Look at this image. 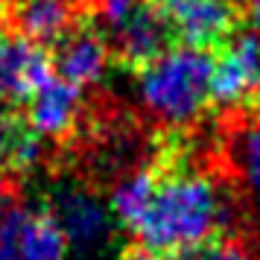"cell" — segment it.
Wrapping results in <instances>:
<instances>
[{"label":"cell","instance_id":"30bf717a","mask_svg":"<svg viewBox=\"0 0 260 260\" xmlns=\"http://www.w3.org/2000/svg\"><path fill=\"white\" fill-rule=\"evenodd\" d=\"M85 114V91L53 73L41 91L26 103V120L44 141H64L79 129Z\"/></svg>","mask_w":260,"mask_h":260},{"label":"cell","instance_id":"7a4b0ae2","mask_svg":"<svg viewBox=\"0 0 260 260\" xmlns=\"http://www.w3.org/2000/svg\"><path fill=\"white\" fill-rule=\"evenodd\" d=\"M211 76L213 53L176 44L138 73V103L158 126L187 129L213 106Z\"/></svg>","mask_w":260,"mask_h":260},{"label":"cell","instance_id":"2e32d148","mask_svg":"<svg viewBox=\"0 0 260 260\" xmlns=\"http://www.w3.org/2000/svg\"><path fill=\"white\" fill-rule=\"evenodd\" d=\"M240 18L243 29L260 41V0H240Z\"/></svg>","mask_w":260,"mask_h":260},{"label":"cell","instance_id":"5bb4252c","mask_svg":"<svg viewBox=\"0 0 260 260\" xmlns=\"http://www.w3.org/2000/svg\"><path fill=\"white\" fill-rule=\"evenodd\" d=\"M228 158L246 193L260 202V111L234 123L228 138Z\"/></svg>","mask_w":260,"mask_h":260},{"label":"cell","instance_id":"5b68a950","mask_svg":"<svg viewBox=\"0 0 260 260\" xmlns=\"http://www.w3.org/2000/svg\"><path fill=\"white\" fill-rule=\"evenodd\" d=\"M111 47V59L129 73L146 71L152 61H158L170 47H176V36L170 18L164 12V0H146L129 21L106 36Z\"/></svg>","mask_w":260,"mask_h":260},{"label":"cell","instance_id":"6da1fadb","mask_svg":"<svg viewBox=\"0 0 260 260\" xmlns=\"http://www.w3.org/2000/svg\"><path fill=\"white\" fill-rule=\"evenodd\" d=\"M158 181L152 202L138 225V243L164 257L222 237L228 199L216 178L190 161L184 149L161 146L155 155Z\"/></svg>","mask_w":260,"mask_h":260},{"label":"cell","instance_id":"9a60e30c","mask_svg":"<svg viewBox=\"0 0 260 260\" xmlns=\"http://www.w3.org/2000/svg\"><path fill=\"white\" fill-rule=\"evenodd\" d=\"M21 202H12L0 213V260H18V228H21Z\"/></svg>","mask_w":260,"mask_h":260},{"label":"cell","instance_id":"e0dca14e","mask_svg":"<svg viewBox=\"0 0 260 260\" xmlns=\"http://www.w3.org/2000/svg\"><path fill=\"white\" fill-rule=\"evenodd\" d=\"M117 260H170V257H164V254H158V251H152V248L141 246V243H135V246L123 248Z\"/></svg>","mask_w":260,"mask_h":260},{"label":"cell","instance_id":"ba28073f","mask_svg":"<svg viewBox=\"0 0 260 260\" xmlns=\"http://www.w3.org/2000/svg\"><path fill=\"white\" fill-rule=\"evenodd\" d=\"M50 59H53L56 76L68 79L82 91L103 82L111 61H114L106 36L100 32V26L88 15H82V21L50 50Z\"/></svg>","mask_w":260,"mask_h":260},{"label":"cell","instance_id":"3957f363","mask_svg":"<svg viewBox=\"0 0 260 260\" xmlns=\"http://www.w3.org/2000/svg\"><path fill=\"white\" fill-rule=\"evenodd\" d=\"M50 211L59 222L61 234L79 260H96L106 254L114 240V216L106 202L85 187H61L50 196Z\"/></svg>","mask_w":260,"mask_h":260},{"label":"cell","instance_id":"ac0fdd59","mask_svg":"<svg viewBox=\"0 0 260 260\" xmlns=\"http://www.w3.org/2000/svg\"><path fill=\"white\" fill-rule=\"evenodd\" d=\"M12 205V181L6 173H0V213Z\"/></svg>","mask_w":260,"mask_h":260},{"label":"cell","instance_id":"8fae6325","mask_svg":"<svg viewBox=\"0 0 260 260\" xmlns=\"http://www.w3.org/2000/svg\"><path fill=\"white\" fill-rule=\"evenodd\" d=\"M44 161V138L38 135L26 114L0 106V173L26 176Z\"/></svg>","mask_w":260,"mask_h":260},{"label":"cell","instance_id":"d6986e66","mask_svg":"<svg viewBox=\"0 0 260 260\" xmlns=\"http://www.w3.org/2000/svg\"><path fill=\"white\" fill-rule=\"evenodd\" d=\"M3 18H6V0H0V24H3Z\"/></svg>","mask_w":260,"mask_h":260},{"label":"cell","instance_id":"52a82bcc","mask_svg":"<svg viewBox=\"0 0 260 260\" xmlns=\"http://www.w3.org/2000/svg\"><path fill=\"white\" fill-rule=\"evenodd\" d=\"M260 96V41L240 29L213 53L211 100L219 108H243Z\"/></svg>","mask_w":260,"mask_h":260},{"label":"cell","instance_id":"277c9868","mask_svg":"<svg viewBox=\"0 0 260 260\" xmlns=\"http://www.w3.org/2000/svg\"><path fill=\"white\" fill-rule=\"evenodd\" d=\"M176 44L205 53L222 50L243 29L240 0H164Z\"/></svg>","mask_w":260,"mask_h":260},{"label":"cell","instance_id":"9c48e42d","mask_svg":"<svg viewBox=\"0 0 260 260\" xmlns=\"http://www.w3.org/2000/svg\"><path fill=\"white\" fill-rule=\"evenodd\" d=\"M82 15L85 0H6L3 24L38 47L53 50L82 21Z\"/></svg>","mask_w":260,"mask_h":260},{"label":"cell","instance_id":"4fadbf2b","mask_svg":"<svg viewBox=\"0 0 260 260\" xmlns=\"http://www.w3.org/2000/svg\"><path fill=\"white\" fill-rule=\"evenodd\" d=\"M155 181H158V167L152 164H143L138 170H132L117 181V187L111 190L108 196V208H111V216L120 228H126L129 234L138 231L143 213L152 202L155 193Z\"/></svg>","mask_w":260,"mask_h":260},{"label":"cell","instance_id":"8992f818","mask_svg":"<svg viewBox=\"0 0 260 260\" xmlns=\"http://www.w3.org/2000/svg\"><path fill=\"white\" fill-rule=\"evenodd\" d=\"M50 50L0 24V106L26 108V103L53 79Z\"/></svg>","mask_w":260,"mask_h":260},{"label":"cell","instance_id":"7c38bea8","mask_svg":"<svg viewBox=\"0 0 260 260\" xmlns=\"http://www.w3.org/2000/svg\"><path fill=\"white\" fill-rule=\"evenodd\" d=\"M18 260H73L71 246H68L47 202L21 208Z\"/></svg>","mask_w":260,"mask_h":260}]
</instances>
